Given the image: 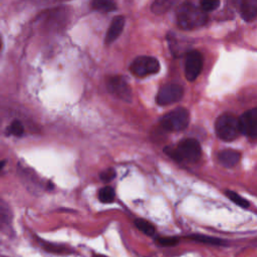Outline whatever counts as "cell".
<instances>
[{
	"label": "cell",
	"instance_id": "obj_19",
	"mask_svg": "<svg viewBox=\"0 0 257 257\" xmlns=\"http://www.w3.org/2000/svg\"><path fill=\"white\" fill-rule=\"evenodd\" d=\"M135 226L140 230L142 231L143 233H145L146 235H149V236H153L156 232V229L154 227V225L145 220V219H137L135 220Z\"/></svg>",
	"mask_w": 257,
	"mask_h": 257
},
{
	"label": "cell",
	"instance_id": "obj_2",
	"mask_svg": "<svg viewBox=\"0 0 257 257\" xmlns=\"http://www.w3.org/2000/svg\"><path fill=\"white\" fill-rule=\"evenodd\" d=\"M165 153L177 162L195 163L200 160L202 150L197 140L185 139L182 140L175 148L166 147Z\"/></svg>",
	"mask_w": 257,
	"mask_h": 257
},
{
	"label": "cell",
	"instance_id": "obj_1",
	"mask_svg": "<svg viewBox=\"0 0 257 257\" xmlns=\"http://www.w3.org/2000/svg\"><path fill=\"white\" fill-rule=\"evenodd\" d=\"M176 18L179 27L185 30H193L202 27L208 21L207 13L191 0L183 2L178 7Z\"/></svg>",
	"mask_w": 257,
	"mask_h": 257
},
{
	"label": "cell",
	"instance_id": "obj_12",
	"mask_svg": "<svg viewBox=\"0 0 257 257\" xmlns=\"http://www.w3.org/2000/svg\"><path fill=\"white\" fill-rule=\"evenodd\" d=\"M239 11L245 21H253L257 15V0H240Z\"/></svg>",
	"mask_w": 257,
	"mask_h": 257
},
{
	"label": "cell",
	"instance_id": "obj_17",
	"mask_svg": "<svg viewBox=\"0 0 257 257\" xmlns=\"http://www.w3.org/2000/svg\"><path fill=\"white\" fill-rule=\"evenodd\" d=\"M42 246V248L50 253H56V254H66L71 252V250L69 248H67L66 246L63 245H58V244H53V243H49V242H44L42 240H40L39 242Z\"/></svg>",
	"mask_w": 257,
	"mask_h": 257
},
{
	"label": "cell",
	"instance_id": "obj_27",
	"mask_svg": "<svg viewBox=\"0 0 257 257\" xmlns=\"http://www.w3.org/2000/svg\"><path fill=\"white\" fill-rule=\"evenodd\" d=\"M93 257H106V256H103V255H95Z\"/></svg>",
	"mask_w": 257,
	"mask_h": 257
},
{
	"label": "cell",
	"instance_id": "obj_20",
	"mask_svg": "<svg viewBox=\"0 0 257 257\" xmlns=\"http://www.w3.org/2000/svg\"><path fill=\"white\" fill-rule=\"evenodd\" d=\"M225 195L233 202L235 203L236 205H238L239 207H242V208H248L250 206V203L244 199L243 197H241L239 194H237L236 192L234 191H230V190H227L225 192Z\"/></svg>",
	"mask_w": 257,
	"mask_h": 257
},
{
	"label": "cell",
	"instance_id": "obj_25",
	"mask_svg": "<svg viewBox=\"0 0 257 257\" xmlns=\"http://www.w3.org/2000/svg\"><path fill=\"white\" fill-rule=\"evenodd\" d=\"M4 164H5V163H4V162H3V161H0V170H1V169H2V167H3V166H4Z\"/></svg>",
	"mask_w": 257,
	"mask_h": 257
},
{
	"label": "cell",
	"instance_id": "obj_8",
	"mask_svg": "<svg viewBox=\"0 0 257 257\" xmlns=\"http://www.w3.org/2000/svg\"><path fill=\"white\" fill-rule=\"evenodd\" d=\"M203 57L198 50H191L186 55L185 76L189 81L195 80L202 71Z\"/></svg>",
	"mask_w": 257,
	"mask_h": 257
},
{
	"label": "cell",
	"instance_id": "obj_11",
	"mask_svg": "<svg viewBox=\"0 0 257 257\" xmlns=\"http://www.w3.org/2000/svg\"><path fill=\"white\" fill-rule=\"evenodd\" d=\"M217 158L222 166L226 168H232L239 163L241 159V154L238 151L227 149L219 152Z\"/></svg>",
	"mask_w": 257,
	"mask_h": 257
},
{
	"label": "cell",
	"instance_id": "obj_7",
	"mask_svg": "<svg viewBox=\"0 0 257 257\" xmlns=\"http://www.w3.org/2000/svg\"><path fill=\"white\" fill-rule=\"evenodd\" d=\"M107 90L115 97L122 99L124 101H131L132 99V89L126 80L120 75L110 76L106 80Z\"/></svg>",
	"mask_w": 257,
	"mask_h": 257
},
{
	"label": "cell",
	"instance_id": "obj_9",
	"mask_svg": "<svg viewBox=\"0 0 257 257\" xmlns=\"http://www.w3.org/2000/svg\"><path fill=\"white\" fill-rule=\"evenodd\" d=\"M239 119L240 134H243L249 138H256L257 135V108L253 107L245 111Z\"/></svg>",
	"mask_w": 257,
	"mask_h": 257
},
{
	"label": "cell",
	"instance_id": "obj_5",
	"mask_svg": "<svg viewBox=\"0 0 257 257\" xmlns=\"http://www.w3.org/2000/svg\"><path fill=\"white\" fill-rule=\"evenodd\" d=\"M130 70L136 76H148L160 71V62L153 56H139L131 63Z\"/></svg>",
	"mask_w": 257,
	"mask_h": 257
},
{
	"label": "cell",
	"instance_id": "obj_6",
	"mask_svg": "<svg viewBox=\"0 0 257 257\" xmlns=\"http://www.w3.org/2000/svg\"><path fill=\"white\" fill-rule=\"evenodd\" d=\"M184 95V88L177 83L164 84L158 91L156 101L159 105H169L179 101Z\"/></svg>",
	"mask_w": 257,
	"mask_h": 257
},
{
	"label": "cell",
	"instance_id": "obj_10",
	"mask_svg": "<svg viewBox=\"0 0 257 257\" xmlns=\"http://www.w3.org/2000/svg\"><path fill=\"white\" fill-rule=\"evenodd\" d=\"M123 26H124V17L123 16L117 15V16L113 17L108 26V29H107V32L105 35V39H104L105 44L112 43L122 32Z\"/></svg>",
	"mask_w": 257,
	"mask_h": 257
},
{
	"label": "cell",
	"instance_id": "obj_22",
	"mask_svg": "<svg viewBox=\"0 0 257 257\" xmlns=\"http://www.w3.org/2000/svg\"><path fill=\"white\" fill-rule=\"evenodd\" d=\"M220 0H200V8L204 12H210L219 7Z\"/></svg>",
	"mask_w": 257,
	"mask_h": 257
},
{
	"label": "cell",
	"instance_id": "obj_26",
	"mask_svg": "<svg viewBox=\"0 0 257 257\" xmlns=\"http://www.w3.org/2000/svg\"><path fill=\"white\" fill-rule=\"evenodd\" d=\"M2 48V39H1V37H0V49Z\"/></svg>",
	"mask_w": 257,
	"mask_h": 257
},
{
	"label": "cell",
	"instance_id": "obj_4",
	"mask_svg": "<svg viewBox=\"0 0 257 257\" xmlns=\"http://www.w3.org/2000/svg\"><path fill=\"white\" fill-rule=\"evenodd\" d=\"M190 121V113L185 107H177L163 115L160 120L161 126L168 132L184 131Z\"/></svg>",
	"mask_w": 257,
	"mask_h": 257
},
{
	"label": "cell",
	"instance_id": "obj_16",
	"mask_svg": "<svg viewBox=\"0 0 257 257\" xmlns=\"http://www.w3.org/2000/svg\"><path fill=\"white\" fill-rule=\"evenodd\" d=\"M189 239L196 241V242H200V243H204V244H210V245H224L225 242L222 239L216 238V237H211V236H206V235H199V234H194L191 236H188Z\"/></svg>",
	"mask_w": 257,
	"mask_h": 257
},
{
	"label": "cell",
	"instance_id": "obj_14",
	"mask_svg": "<svg viewBox=\"0 0 257 257\" xmlns=\"http://www.w3.org/2000/svg\"><path fill=\"white\" fill-rule=\"evenodd\" d=\"M12 221V212L8 204L0 200V229L6 230Z\"/></svg>",
	"mask_w": 257,
	"mask_h": 257
},
{
	"label": "cell",
	"instance_id": "obj_21",
	"mask_svg": "<svg viewBox=\"0 0 257 257\" xmlns=\"http://www.w3.org/2000/svg\"><path fill=\"white\" fill-rule=\"evenodd\" d=\"M7 131H8L9 134H11V135H13L15 137H20L24 133V126H23V124L19 120L15 119V120H13L9 124Z\"/></svg>",
	"mask_w": 257,
	"mask_h": 257
},
{
	"label": "cell",
	"instance_id": "obj_18",
	"mask_svg": "<svg viewBox=\"0 0 257 257\" xmlns=\"http://www.w3.org/2000/svg\"><path fill=\"white\" fill-rule=\"evenodd\" d=\"M97 197H98V200L101 203H105V204L111 203L114 200V190L111 187H109V186L102 187L98 191Z\"/></svg>",
	"mask_w": 257,
	"mask_h": 257
},
{
	"label": "cell",
	"instance_id": "obj_24",
	"mask_svg": "<svg viewBox=\"0 0 257 257\" xmlns=\"http://www.w3.org/2000/svg\"><path fill=\"white\" fill-rule=\"evenodd\" d=\"M114 177H115V171H114V169H112V168H108V169L104 170V171L101 172L100 175H99L100 180H101L102 182H104V183L110 182L112 179H114Z\"/></svg>",
	"mask_w": 257,
	"mask_h": 257
},
{
	"label": "cell",
	"instance_id": "obj_13",
	"mask_svg": "<svg viewBox=\"0 0 257 257\" xmlns=\"http://www.w3.org/2000/svg\"><path fill=\"white\" fill-rule=\"evenodd\" d=\"M180 0H155L152 3L151 10L157 15L166 13L168 10L172 9Z\"/></svg>",
	"mask_w": 257,
	"mask_h": 257
},
{
	"label": "cell",
	"instance_id": "obj_15",
	"mask_svg": "<svg viewBox=\"0 0 257 257\" xmlns=\"http://www.w3.org/2000/svg\"><path fill=\"white\" fill-rule=\"evenodd\" d=\"M91 6L101 12H110L116 8L113 0H91Z\"/></svg>",
	"mask_w": 257,
	"mask_h": 257
},
{
	"label": "cell",
	"instance_id": "obj_23",
	"mask_svg": "<svg viewBox=\"0 0 257 257\" xmlns=\"http://www.w3.org/2000/svg\"><path fill=\"white\" fill-rule=\"evenodd\" d=\"M158 244L165 247H172L179 243V238L176 236H163L157 238Z\"/></svg>",
	"mask_w": 257,
	"mask_h": 257
},
{
	"label": "cell",
	"instance_id": "obj_3",
	"mask_svg": "<svg viewBox=\"0 0 257 257\" xmlns=\"http://www.w3.org/2000/svg\"><path fill=\"white\" fill-rule=\"evenodd\" d=\"M215 132L219 139L231 142L240 135L239 119L231 112H224L215 121Z\"/></svg>",
	"mask_w": 257,
	"mask_h": 257
}]
</instances>
